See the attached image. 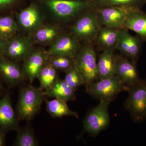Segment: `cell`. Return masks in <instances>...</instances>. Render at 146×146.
I'll use <instances>...</instances> for the list:
<instances>
[{"instance_id": "1", "label": "cell", "mask_w": 146, "mask_h": 146, "mask_svg": "<svg viewBox=\"0 0 146 146\" xmlns=\"http://www.w3.org/2000/svg\"><path fill=\"white\" fill-rule=\"evenodd\" d=\"M47 11L57 19H72L89 8L91 3L86 0H38Z\"/></svg>"}, {"instance_id": "2", "label": "cell", "mask_w": 146, "mask_h": 146, "mask_svg": "<svg viewBox=\"0 0 146 146\" xmlns=\"http://www.w3.org/2000/svg\"><path fill=\"white\" fill-rule=\"evenodd\" d=\"M43 91L29 85L20 91L17 106L20 119L30 121L39 112L43 101Z\"/></svg>"}, {"instance_id": "3", "label": "cell", "mask_w": 146, "mask_h": 146, "mask_svg": "<svg viewBox=\"0 0 146 146\" xmlns=\"http://www.w3.org/2000/svg\"><path fill=\"white\" fill-rule=\"evenodd\" d=\"M87 93L95 99L111 102L118 94L123 91H127L126 86L119 78L115 75L99 79L86 85Z\"/></svg>"}, {"instance_id": "4", "label": "cell", "mask_w": 146, "mask_h": 146, "mask_svg": "<svg viewBox=\"0 0 146 146\" xmlns=\"http://www.w3.org/2000/svg\"><path fill=\"white\" fill-rule=\"evenodd\" d=\"M127 91L126 109L135 121H142L146 118V80L141 79L136 84L129 87Z\"/></svg>"}, {"instance_id": "5", "label": "cell", "mask_w": 146, "mask_h": 146, "mask_svg": "<svg viewBox=\"0 0 146 146\" xmlns=\"http://www.w3.org/2000/svg\"><path fill=\"white\" fill-rule=\"evenodd\" d=\"M74 60L75 67L80 74L85 85L98 78L96 54L92 46L87 45L80 48Z\"/></svg>"}, {"instance_id": "6", "label": "cell", "mask_w": 146, "mask_h": 146, "mask_svg": "<svg viewBox=\"0 0 146 146\" xmlns=\"http://www.w3.org/2000/svg\"><path fill=\"white\" fill-rule=\"evenodd\" d=\"M99 104L91 110L83 121L84 131L91 136H95L109 125L110 119L108 108L110 102L100 100Z\"/></svg>"}, {"instance_id": "7", "label": "cell", "mask_w": 146, "mask_h": 146, "mask_svg": "<svg viewBox=\"0 0 146 146\" xmlns=\"http://www.w3.org/2000/svg\"><path fill=\"white\" fill-rule=\"evenodd\" d=\"M44 9L38 0H33L17 13L16 21L19 28L32 33L44 24Z\"/></svg>"}, {"instance_id": "8", "label": "cell", "mask_w": 146, "mask_h": 146, "mask_svg": "<svg viewBox=\"0 0 146 146\" xmlns=\"http://www.w3.org/2000/svg\"><path fill=\"white\" fill-rule=\"evenodd\" d=\"M101 25L97 12H89L82 16L73 25L72 34L78 41L92 42L96 39Z\"/></svg>"}, {"instance_id": "9", "label": "cell", "mask_w": 146, "mask_h": 146, "mask_svg": "<svg viewBox=\"0 0 146 146\" xmlns=\"http://www.w3.org/2000/svg\"><path fill=\"white\" fill-rule=\"evenodd\" d=\"M142 39L134 36L127 29H119L115 49L121 52L129 59L136 63L141 55Z\"/></svg>"}, {"instance_id": "10", "label": "cell", "mask_w": 146, "mask_h": 146, "mask_svg": "<svg viewBox=\"0 0 146 146\" xmlns=\"http://www.w3.org/2000/svg\"><path fill=\"white\" fill-rule=\"evenodd\" d=\"M31 37L16 35L6 43L3 55L18 62L24 60L33 49Z\"/></svg>"}, {"instance_id": "11", "label": "cell", "mask_w": 146, "mask_h": 146, "mask_svg": "<svg viewBox=\"0 0 146 146\" xmlns=\"http://www.w3.org/2000/svg\"><path fill=\"white\" fill-rule=\"evenodd\" d=\"M48 57L47 51L42 48H33L24 60L23 71L24 76L33 83L46 63Z\"/></svg>"}, {"instance_id": "12", "label": "cell", "mask_w": 146, "mask_h": 146, "mask_svg": "<svg viewBox=\"0 0 146 146\" xmlns=\"http://www.w3.org/2000/svg\"><path fill=\"white\" fill-rule=\"evenodd\" d=\"M80 49L78 40L72 34H62L47 50L49 56H63L74 58Z\"/></svg>"}, {"instance_id": "13", "label": "cell", "mask_w": 146, "mask_h": 146, "mask_svg": "<svg viewBox=\"0 0 146 146\" xmlns=\"http://www.w3.org/2000/svg\"><path fill=\"white\" fill-rule=\"evenodd\" d=\"M132 8L134 7H108L99 9L97 13L101 25L120 29L123 28L124 22Z\"/></svg>"}, {"instance_id": "14", "label": "cell", "mask_w": 146, "mask_h": 146, "mask_svg": "<svg viewBox=\"0 0 146 146\" xmlns=\"http://www.w3.org/2000/svg\"><path fill=\"white\" fill-rule=\"evenodd\" d=\"M136 63L126 57L117 56L115 75L128 87L134 85L141 80Z\"/></svg>"}, {"instance_id": "15", "label": "cell", "mask_w": 146, "mask_h": 146, "mask_svg": "<svg viewBox=\"0 0 146 146\" xmlns=\"http://www.w3.org/2000/svg\"><path fill=\"white\" fill-rule=\"evenodd\" d=\"M18 119L12 107L9 92L0 97V130L5 134L18 129Z\"/></svg>"}, {"instance_id": "16", "label": "cell", "mask_w": 146, "mask_h": 146, "mask_svg": "<svg viewBox=\"0 0 146 146\" xmlns=\"http://www.w3.org/2000/svg\"><path fill=\"white\" fill-rule=\"evenodd\" d=\"M23 70L17 62L3 55L0 56V78L10 86L22 82L24 78Z\"/></svg>"}, {"instance_id": "17", "label": "cell", "mask_w": 146, "mask_h": 146, "mask_svg": "<svg viewBox=\"0 0 146 146\" xmlns=\"http://www.w3.org/2000/svg\"><path fill=\"white\" fill-rule=\"evenodd\" d=\"M123 28L134 31L146 41V13L140 8H132L124 22Z\"/></svg>"}, {"instance_id": "18", "label": "cell", "mask_w": 146, "mask_h": 146, "mask_svg": "<svg viewBox=\"0 0 146 146\" xmlns=\"http://www.w3.org/2000/svg\"><path fill=\"white\" fill-rule=\"evenodd\" d=\"M31 34L33 43L50 46L63 33L60 27L56 25L43 24Z\"/></svg>"}, {"instance_id": "19", "label": "cell", "mask_w": 146, "mask_h": 146, "mask_svg": "<svg viewBox=\"0 0 146 146\" xmlns=\"http://www.w3.org/2000/svg\"><path fill=\"white\" fill-rule=\"evenodd\" d=\"M116 62L117 56L113 50H104L97 62L98 78L101 79L115 76Z\"/></svg>"}, {"instance_id": "20", "label": "cell", "mask_w": 146, "mask_h": 146, "mask_svg": "<svg viewBox=\"0 0 146 146\" xmlns=\"http://www.w3.org/2000/svg\"><path fill=\"white\" fill-rule=\"evenodd\" d=\"M44 96L58 99L66 102L75 100V91L64 80L58 78L50 89L43 91Z\"/></svg>"}, {"instance_id": "21", "label": "cell", "mask_w": 146, "mask_h": 146, "mask_svg": "<svg viewBox=\"0 0 146 146\" xmlns=\"http://www.w3.org/2000/svg\"><path fill=\"white\" fill-rule=\"evenodd\" d=\"M19 29L17 21L12 14L0 15V40L7 42L17 35Z\"/></svg>"}, {"instance_id": "22", "label": "cell", "mask_w": 146, "mask_h": 146, "mask_svg": "<svg viewBox=\"0 0 146 146\" xmlns=\"http://www.w3.org/2000/svg\"><path fill=\"white\" fill-rule=\"evenodd\" d=\"M46 102V110L53 117L60 118L65 116L79 117L78 114L71 110L65 101L54 98L50 100H47Z\"/></svg>"}, {"instance_id": "23", "label": "cell", "mask_w": 146, "mask_h": 146, "mask_svg": "<svg viewBox=\"0 0 146 146\" xmlns=\"http://www.w3.org/2000/svg\"><path fill=\"white\" fill-rule=\"evenodd\" d=\"M58 78L57 70L47 61L36 78L40 83L39 89L43 91H47L54 84Z\"/></svg>"}, {"instance_id": "24", "label": "cell", "mask_w": 146, "mask_h": 146, "mask_svg": "<svg viewBox=\"0 0 146 146\" xmlns=\"http://www.w3.org/2000/svg\"><path fill=\"white\" fill-rule=\"evenodd\" d=\"M119 29L105 26L101 27L96 40L104 50L115 49Z\"/></svg>"}, {"instance_id": "25", "label": "cell", "mask_w": 146, "mask_h": 146, "mask_svg": "<svg viewBox=\"0 0 146 146\" xmlns=\"http://www.w3.org/2000/svg\"><path fill=\"white\" fill-rule=\"evenodd\" d=\"M13 145L36 146L38 143L31 129L26 127L18 130Z\"/></svg>"}, {"instance_id": "26", "label": "cell", "mask_w": 146, "mask_h": 146, "mask_svg": "<svg viewBox=\"0 0 146 146\" xmlns=\"http://www.w3.org/2000/svg\"><path fill=\"white\" fill-rule=\"evenodd\" d=\"M47 61L57 70L66 71L74 66V58L63 56H49Z\"/></svg>"}, {"instance_id": "27", "label": "cell", "mask_w": 146, "mask_h": 146, "mask_svg": "<svg viewBox=\"0 0 146 146\" xmlns=\"http://www.w3.org/2000/svg\"><path fill=\"white\" fill-rule=\"evenodd\" d=\"M65 81L75 91H76L84 82L80 74L75 66L65 72Z\"/></svg>"}, {"instance_id": "28", "label": "cell", "mask_w": 146, "mask_h": 146, "mask_svg": "<svg viewBox=\"0 0 146 146\" xmlns=\"http://www.w3.org/2000/svg\"><path fill=\"white\" fill-rule=\"evenodd\" d=\"M100 3L108 7H136L140 8V4L145 0H98Z\"/></svg>"}, {"instance_id": "29", "label": "cell", "mask_w": 146, "mask_h": 146, "mask_svg": "<svg viewBox=\"0 0 146 146\" xmlns=\"http://www.w3.org/2000/svg\"><path fill=\"white\" fill-rule=\"evenodd\" d=\"M25 1V0H0V13H10L12 11L21 7Z\"/></svg>"}, {"instance_id": "30", "label": "cell", "mask_w": 146, "mask_h": 146, "mask_svg": "<svg viewBox=\"0 0 146 146\" xmlns=\"http://www.w3.org/2000/svg\"><path fill=\"white\" fill-rule=\"evenodd\" d=\"M6 42L0 40V56L3 55Z\"/></svg>"}, {"instance_id": "31", "label": "cell", "mask_w": 146, "mask_h": 146, "mask_svg": "<svg viewBox=\"0 0 146 146\" xmlns=\"http://www.w3.org/2000/svg\"><path fill=\"white\" fill-rule=\"evenodd\" d=\"M5 134L3 133L0 130V146H3L5 145Z\"/></svg>"}, {"instance_id": "32", "label": "cell", "mask_w": 146, "mask_h": 146, "mask_svg": "<svg viewBox=\"0 0 146 146\" xmlns=\"http://www.w3.org/2000/svg\"><path fill=\"white\" fill-rule=\"evenodd\" d=\"M3 90V86L1 82V80H0V95H1V93L2 91Z\"/></svg>"}, {"instance_id": "33", "label": "cell", "mask_w": 146, "mask_h": 146, "mask_svg": "<svg viewBox=\"0 0 146 146\" xmlns=\"http://www.w3.org/2000/svg\"><path fill=\"white\" fill-rule=\"evenodd\" d=\"M25 1H26V0H25ZM31 1H33V0H31Z\"/></svg>"}]
</instances>
